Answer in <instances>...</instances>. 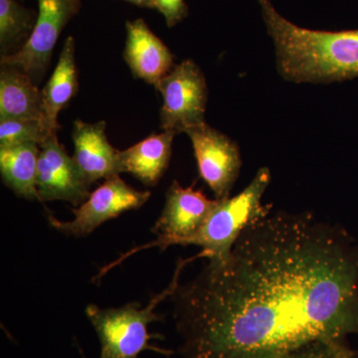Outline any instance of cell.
Returning a JSON list of instances; mask_svg holds the SVG:
<instances>
[{"label":"cell","instance_id":"6da1fadb","mask_svg":"<svg viewBox=\"0 0 358 358\" xmlns=\"http://www.w3.org/2000/svg\"><path fill=\"white\" fill-rule=\"evenodd\" d=\"M183 358H286L358 334V243L308 213L245 228L173 296Z\"/></svg>","mask_w":358,"mask_h":358},{"label":"cell","instance_id":"7a4b0ae2","mask_svg":"<svg viewBox=\"0 0 358 358\" xmlns=\"http://www.w3.org/2000/svg\"><path fill=\"white\" fill-rule=\"evenodd\" d=\"M274 42L277 69L294 83H333L358 77V29L320 31L300 27L257 0Z\"/></svg>","mask_w":358,"mask_h":358},{"label":"cell","instance_id":"3957f363","mask_svg":"<svg viewBox=\"0 0 358 358\" xmlns=\"http://www.w3.org/2000/svg\"><path fill=\"white\" fill-rule=\"evenodd\" d=\"M199 258V254L187 260L180 259L171 284L162 293L155 294L147 307L141 308L138 303H129L121 308H102L95 305L86 308L87 317L100 339V358H138L141 352L150 350L167 355L166 350L150 345V339L157 336L148 333V326L159 320L155 310L178 289L186 264Z\"/></svg>","mask_w":358,"mask_h":358},{"label":"cell","instance_id":"277c9868","mask_svg":"<svg viewBox=\"0 0 358 358\" xmlns=\"http://www.w3.org/2000/svg\"><path fill=\"white\" fill-rule=\"evenodd\" d=\"M268 167L259 169L251 183L236 196L218 199V203L201 229L186 245L201 247L202 258L209 263L227 260L233 246L245 228L270 214V207L262 204V197L270 185Z\"/></svg>","mask_w":358,"mask_h":358},{"label":"cell","instance_id":"5b68a950","mask_svg":"<svg viewBox=\"0 0 358 358\" xmlns=\"http://www.w3.org/2000/svg\"><path fill=\"white\" fill-rule=\"evenodd\" d=\"M217 203L218 199L210 200L200 190L182 187L178 181H173L167 190L166 204L162 215L152 228V232L157 235V239L145 246L131 250L126 255L122 256L117 263L103 268L99 273V277L106 274L108 270L122 262L127 257L141 250L152 247L164 250L171 245L186 246L188 240L201 229Z\"/></svg>","mask_w":358,"mask_h":358},{"label":"cell","instance_id":"8992f818","mask_svg":"<svg viewBox=\"0 0 358 358\" xmlns=\"http://www.w3.org/2000/svg\"><path fill=\"white\" fill-rule=\"evenodd\" d=\"M162 94L160 122L176 134L204 124L207 85L203 73L192 60L176 66L155 86Z\"/></svg>","mask_w":358,"mask_h":358},{"label":"cell","instance_id":"52a82bcc","mask_svg":"<svg viewBox=\"0 0 358 358\" xmlns=\"http://www.w3.org/2000/svg\"><path fill=\"white\" fill-rule=\"evenodd\" d=\"M39 13L24 44L10 55H2V67L22 71L39 82L50 62L52 52L68 21L78 13L80 0H37Z\"/></svg>","mask_w":358,"mask_h":358},{"label":"cell","instance_id":"ba28073f","mask_svg":"<svg viewBox=\"0 0 358 358\" xmlns=\"http://www.w3.org/2000/svg\"><path fill=\"white\" fill-rule=\"evenodd\" d=\"M150 197V192L134 189L117 174L106 179L86 201L73 209V220L64 222L53 215H49L48 220L54 229L67 236L86 237L124 212L141 208Z\"/></svg>","mask_w":358,"mask_h":358},{"label":"cell","instance_id":"9c48e42d","mask_svg":"<svg viewBox=\"0 0 358 358\" xmlns=\"http://www.w3.org/2000/svg\"><path fill=\"white\" fill-rule=\"evenodd\" d=\"M200 176L211 188L216 199L229 197L240 169L241 157L234 141L204 122L188 129Z\"/></svg>","mask_w":358,"mask_h":358},{"label":"cell","instance_id":"30bf717a","mask_svg":"<svg viewBox=\"0 0 358 358\" xmlns=\"http://www.w3.org/2000/svg\"><path fill=\"white\" fill-rule=\"evenodd\" d=\"M89 186L76 162L59 143L57 134L40 145L37 171L40 201L63 200L79 207L91 194Z\"/></svg>","mask_w":358,"mask_h":358},{"label":"cell","instance_id":"8fae6325","mask_svg":"<svg viewBox=\"0 0 358 358\" xmlns=\"http://www.w3.org/2000/svg\"><path fill=\"white\" fill-rule=\"evenodd\" d=\"M124 58L134 77L157 86L173 66V55L143 20L128 21Z\"/></svg>","mask_w":358,"mask_h":358},{"label":"cell","instance_id":"7c38bea8","mask_svg":"<svg viewBox=\"0 0 358 358\" xmlns=\"http://www.w3.org/2000/svg\"><path fill=\"white\" fill-rule=\"evenodd\" d=\"M73 159L89 185L120 173L119 150L106 136V122L76 121L73 129Z\"/></svg>","mask_w":358,"mask_h":358},{"label":"cell","instance_id":"4fadbf2b","mask_svg":"<svg viewBox=\"0 0 358 358\" xmlns=\"http://www.w3.org/2000/svg\"><path fill=\"white\" fill-rule=\"evenodd\" d=\"M176 133L152 134L133 147L119 150L120 173L133 174L143 185H157L169 166Z\"/></svg>","mask_w":358,"mask_h":358},{"label":"cell","instance_id":"5bb4252c","mask_svg":"<svg viewBox=\"0 0 358 358\" xmlns=\"http://www.w3.org/2000/svg\"><path fill=\"white\" fill-rule=\"evenodd\" d=\"M6 119L46 121L42 91L27 74L13 67H2L0 72V120Z\"/></svg>","mask_w":358,"mask_h":358},{"label":"cell","instance_id":"9a60e30c","mask_svg":"<svg viewBox=\"0 0 358 358\" xmlns=\"http://www.w3.org/2000/svg\"><path fill=\"white\" fill-rule=\"evenodd\" d=\"M78 89V72L75 60V41L72 36L66 39L60 58L53 74L42 90L43 109L47 124L57 131L58 115L72 100Z\"/></svg>","mask_w":358,"mask_h":358},{"label":"cell","instance_id":"2e32d148","mask_svg":"<svg viewBox=\"0 0 358 358\" xmlns=\"http://www.w3.org/2000/svg\"><path fill=\"white\" fill-rule=\"evenodd\" d=\"M40 147L36 143L0 147V173L4 185L18 196L39 200L37 171Z\"/></svg>","mask_w":358,"mask_h":358},{"label":"cell","instance_id":"e0dca14e","mask_svg":"<svg viewBox=\"0 0 358 358\" xmlns=\"http://www.w3.org/2000/svg\"><path fill=\"white\" fill-rule=\"evenodd\" d=\"M35 23L29 9L16 0H0V46L2 53L29 38ZM2 54V55H4Z\"/></svg>","mask_w":358,"mask_h":358},{"label":"cell","instance_id":"ac0fdd59","mask_svg":"<svg viewBox=\"0 0 358 358\" xmlns=\"http://www.w3.org/2000/svg\"><path fill=\"white\" fill-rule=\"evenodd\" d=\"M57 131L41 119L0 120V147L36 143L40 145Z\"/></svg>","mask_w":358,"mask_h":358},{"label":"cell","instance_id":"d6986e66","mask_svg":"<svg viewBox=\"0 0 358 358\" xmlns=\"http://www.w3.org/2000/svg\"><path fill=\"white\" fill-rule=\"evenodd\" d=\"M286 358H358V350L350 345H320Z\"/></svg>","mask_w":358,"mask_h":358},{"label":"cell","instance_id":"ffe728a7","mask_svg":"<svg viewBox=\"0 0 358 358\" xmlns=\"http://www.w3.org/2000/svg\"><path fill=\"white\" fill-rule=\"evenodd\" d=\"M155 8L164 15L169 27L182 21L188 13L185 0H154Z\"/></svg>","mask_w":358,"mask_h":358},{"label":"cell","instance_id":"44dd1931","mask_svg":"<svg viewBox=\"0 0 358 358\" xmlns=\"http://www.w3.org/2000/svg\"><path fill=\"white\" fill-rule=\"evenodd\" d=\"M131 3L141 7H147V8H155L154 0H126Z\"/></svg>","mask_w":358,"mask_h":358}]
</instances>
